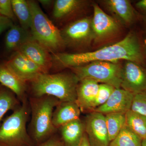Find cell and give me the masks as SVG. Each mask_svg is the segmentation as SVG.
<instances>
[{
	"instance_id": "6da1fadb",
	"label": "cell",
	"mask_w": 146,
	"mask_h": 146,
	"mask_svg": "<svg viewBox=\"0 0 146 146\" xmlns=\"http://www.w3.org/2000/svg\"><path fill=\"white\" fill-rule=\"evenodd\" d=\"M52 67L57 70L82 66L94 61L118 62L129 60L142 65L144 56L139 39L134 32H129L122 39L113 44L89 52L52 54Z\"/></svg>"
},
{
	"instance_id": "7a4b0ae2",
	"label": "cell",
	"mask_w": 146,
	"mask_h": 146,
	"mask_svg": "<svg viewBox=\"0 0 146 146\" xmlns=\"http://www.w3.org/2000/svg\"><path fill=\"white\" fill-rule=\"evenodd\" d=\"M79 82L72 72L42 74L30 82L32 97L49 96L60 102H76Z\"/></svg>"
},
{
	"instance_id": "3957f363",
	"label": "cell",
	"mask_w": 146,
	"mask_h": 146,
	"mask_svg": "<svg viewBox=\"0 0 146 146\" xmlns=\"http://www.w3.org/2000/svg\"><path fill=\"white\" fill-rule=\"evenodd\" d=\"M60 101L49 96L29 100L31 119L29 133L36 146H40L56 134L58 130L52 123V116Z\"/></svg>"
},
{
	"instance_id": "277c9868",
	"label": "cell",
	"mask_w": 146,
	"mask_h": 146,
	"mask_svg": "<svg viewBox=\"0 0 146 146\" xmlns=\"http://www.w3.org/2000/svg\"><path fill=\"white\" fill-rule=\"evenodd\" d=\"M0 126V146H36L27 128L30 112L26 99Z\"/></svg>"
},
{
	"instance_id": "5b68a950",
	"label": "cell",
	"mask_w": 146,
	"mask_h": 146,
	"mask_svg": "<svg viewBox=\"0 0 146 146\" xmlns=\"http://www.w3.org/2000/svg\"><path fill=\"white\" fill-rule=\"evenodd\" d=\"M32 15V36L52 54L62 52L65 47L60 30L43 12L37 2L28 1Z\"/></svg>"
},
{
	"instance_id": "8992f818",
	"label": "cell",
	"mask_w": 146,
	"mask_h": 146,
	"mask_svg": "<svg viewBox=\"0 0 146 146\" xmlns=\"http://www.w3.org/2000/svg\"><path fill=\"white\" fill-rule=\"evenodd\" d=\"M70 69L79 81L91 79L98 83L111 85L115 89L121 88L122 66L118 62L94 61Z\"/></svg>"
},
{
	"instance_id": "52a82bcc",
	"label": "cell",
	"mask_w": 146,
	"mask_h": 146,
	"mask_svg": "<svg viewBox=\"0 0 146 146\" xmlns=\"http://www.w3.org/2000/svg\"><path fill=\"white\" fill-rule=\"evenodd\" d=\"M60 31L65 47L81 48L94 41L91 18L88 17L71 22Z\"/></svg>"
},
{
	"instance_id": "ba28073f",
	"label": "cell",
	"mask_w": 146,
	"mask_h": 146,
	"mask_svg": "<svg viewBox=\"0 0 146 146\" xmlns=\"http://www.w3.org/2000/svg\"><path fill=\"white\" fill-rule=\"evenodd\" d=\"M121 88L134 95L146 91V68L141 64L125 60L122 66Z\"/></svg>"
},
{
	"instance_id": "9c48e42d",
	"label": "cell",
	"mask_w": 146,
	"mask_h": 146,
	"mask_svg": "<svg viewBox=\"0 0 146 146\" xmlns=\"http://www.w3.org/2000/svg\"><path fill=\"white\" fill-rule=\"evenodd\" d=\"M85 131L91 146H109L105 117L100 112H91L84 121Z\"/></svg>"
},
{
	"instance_id": "30bf717a",
	"label": "cell",
	"mask_w": 146,
	"mask_h": 146,
	"mask_svg": "<svg viewBox=\"0 0 146 146\" xmlns=\"http://www.w3.org/2000/svg\"><path fill=\"white\" fill-rule=\"evenodd\" d=\"M94 15L91 18V26L94 41H103L117 32L119 23L115 18L108 15L97 4L93 5Z\"/></svg>"
},
{
	"instance_id": "8fae6325",
	"label": "cell",
	"mask_w": 146,
	"mask_h": 146,
	"mask_svg": "<svg viewBox=\"0 0 146 146\" xmlns=\"http://www.w3.org/2000/svg\"><path fill=\"white\" fill-rule=\"evenodd\" d=\"M5 63L18 76L27 82H30L42 74H46L39 66L18 51L13 52Z\"/></svg>"
},
{
	"instance_id": "7c38bea8",
	"label": "cell",
	"mask_w": 146,
	"mask_h": 146,
	"mask_svg": "<svg viewBox=\"0 0 146 146\" xmlns=\"http://www.w3.org/2000/svg\"><path fill=\"white\" fill-rule=\"evenodd\" d=\"M39 66L46 73L52 68V54L32 37L24 42L18 50Z\"/></svg>"
},
{
	"instance_id": "4fadbf2b",
	"label": "cell",
	"mask_w": 146,
	"mask_h": 146,
	"mask_svg": "<svg viewBox=\"0 0 146 146\" xmlns=\"http://www.w3.org/2000/svg\"><path fill=\"white\" fill-rule=\"evenodd\" d=\"M134 96L122 88L115 89L107 102L93 111L104 115L111 113L125 114L131 108Z\"/></svg>"
},
{
	"instance_id": "5bb4252c",
	"label": "cell",
	"mask_w": 146,
	"mask_h": 146,
	"mask_svg": "<svg viewBox=\"0 0 146 146\" xmlns=\"http://www.w3.org/2000/svg\"><path fill=\"white\" fill-rule=\"evenodd\" d=\"M99 84L97 82L86 78L79 82L76 89V103L81 112H92Z\"/></svg>"
},
{
	"instance_id": "9a60e30c",
	"label": "cell",
	"mask_w": 146,
	"mask_h": 146,
	"mask_svg": "<svg viewBox=\"0 0 146 146\" xmlns=\"http://www.w3.org/2000/svg\"><path fill=\"white\" fill-rule=\"evenodd\" d=\"M104 4L116 20L125 25L133 24L137 13L130 1L128 0H106Z\"/></svg>"
},
{
	"instance_id": "2e32d148",
	"label": "cell",
	"mask_w": 146,
	"mask_h": 146,
	"mask_svg": "<svg viewBox=\"0 0 146 146\" xmlns=\"http://www.w3.org/2000/svg\"><path fill=\"white\" fill-rule=\"evenodd\" d=\"M0 83L12 91L21 102L27 99V82L18 76L5 63L0 64Z\"/></svg>"
},
{
	"instance_id": "e0dca14e",
	"label": "cell",
	"mask_w": 146,
	"mask_h": 146,
	"mask_svg": "<svg viewBox=\"0 0 146 146\" xmlns=\"http://www.w3.org/2000/svg\"><path fill=\"white\" fill-rule=\"evenodd\" d=\"M81 112L76 102H60L53 112V124L58 130L64 125L80 119Z\"/></svg>"
},
{
	"instance_id": "ac0fdd59",
	"label": "cell",
	"mask_w": 146,
	"mask_h": 146,
	"mask_svg": "<svg viewBox=\"0 0 146 146\" xmlns=\"http://www.w3.org/2000/svg\"><path fill=\"white\" fill-rule=\"evenodd\" d=\"M58 130L64 146H79L85 133V125L78 119L64 125Z\"/></svg>"
},
{
	"instance_id": "d6986e66",
	"label": "cell",
	"mask_w": 146,
	"mask_h": 146,
	"mask_svg": "<svg viewBox=\"0 0 146 146\" xmlns=\"http://www.w3.org/2000/svg\"><path fill=\"white\" fill-rule=\"evenodd\" d=\"M86 3L83 0H56L54 4L53 18L56 22H62L82 10Z\"/></svg>"
},
{
	"instance_id": "ffe728a7",
	"label": "cell",
	"mask_w": 146,
	"mask_h": 146,
	"mask_svg": "<svg viewBox=\"0 0 146 146\" xmlns=\"http://www.w3.org/2000/svg\"><path fill=\"white\" fill-rule=\"evenodd\" d=\"M31 36L29 31L25 29L21 26L13 24L6 35L5 44L6 50L9 52L16 51L24 42Z\"/></svg>"
},
{
	"instance_id": "44dd1931",
	"label": "cell",
	"mask_w": 146,
	"mask_h": 146,
	"mask_svg": "<svg viewBox=\"0 0 146 146\" xmlns=\"http://www.w3.org/2000/svg\"><path fill=\"white\" fill-rule=\"evenodd\" d=\"M15 16L18 18L21 26L27 30H30L32 15L28 1L11 0Z\"/></svg>"
},
{
	"instance_id": "7402d4cb",
	"label": "cell",
	"mask_w": 146,
	"mask_h": 146,
	"mask_svg": "<svg viewBox=\"0 0 146 146\" xmlns=\"http://www.w3.org/2000/svg\"><path fill=\"white\" fill-rule=\"evenodd\" d=\"M126 125L141 138H146V117L130 110L125 113Z\"/></svg>"
},
{
	"instance_id": "603a6c76",
	"label": "cell",
	"mask_w": 146,
	"mask_h": 146,
	"mask_svg": "<svg viewBox=\"0 0 146 146\" xmlns=\"http://www.w3.org/2000/svg\"><path fill=\"white\" fill-rule=\"evenodd\" d=\"M104 115L109 140L111 142L126 125L125 114L111 113Z\"/></svg>"
},
{
	"instance_id": "cb8c5ba5",
	"label": "cell",
	"mask_w": 146,
	"mask_h": 146,
	"mask_svg": "<svg viewBox=\"0 0 146 146\" xmlns=\"http://www.w3.org/2000/svg\"><path fill=\"white\" fill-rule=\"evenodd\" d=\"M19 101L12 91L4 86H0V126L6 113L11 110H15L21 105Z\"/></svg>"
},
{
	"instance_id": "d4e9b609",
	"label": "cell",
	"mask_w": 146,
	"mask_h": 146,
	"mask_svg": "<svg viewBox=\"0 0 146 146\" xmlns=\"http://www.w3.org/2000/svg\"><path fill=\"white\" fill-rule=\"evenodd\" d=\"M142 140L125 125L109 146H141Z\"/></svg>"
},
{
	"instance_id": "484cf974",
	"label": "cell",
	"mask_w": 146,
	"mask_h": 146,
	"mask_svg": "<svg viewBox=\"0 0 146 146\" xmlns=\"http://www.w3.org/2000/svg\"><path fill=\"white\" fill-rule=\"evenodd\" d=\"M115 89V87L109 84H99L98 94L93 105V111L97 108L104 104Z\"/></svg>"
},
{
	"instance_id": "4316f807",
	"label": "cell",
	"mask_w": 146,
	"mask_h": 146,
	"mask_svg": "<svg viewBox=\"0 0 146 146\" xmlns=\"http://www.w3.org/2000/svg\"><path fill=\"white\" fill-rule=\"evenodd\" d=\"M131 110L146 117V91L134 95Z\"/></svg>"
},
{
	"instance_id": "83f0119b",
	"label": "cell",
	"mask_w": 146,
	"mask_h": 146,
	"mask_svg": "<svg viewBox=\"0 0 146 146\" xmlns=\"http://www.w3.org/2000/svg\"><path fill=\"white\" fill-rule=\"evenodd\" d=\"M0 15L13 21L15 15L13 11L11 0H0Z\"/></svg>"
},
{
	"instance_id": "f1b7e54d",
	"label": "cell",
	"mask_w": 146,
	"mask_h": 146,
	"mask_svg": "<svg viewBox=\"0 0 146 146\" xmlns=\"http://www.w3.org/2000/svg\"><path fill=\"white\" fill-rule=\"evenodd\" d=\"M40 146H64L60 136L56 133Z\"/></svg>"
},
{
	"instance_id": "f546056e",
	"label": "cell",
	"mask_w": 146,
	"mask_h": 146,
	"mask_svg": "<svg viewBox=\"0 0 146 146\" xmlns=\"http://www.w3.org/2000/svg\"><path fill=\"white\" fill-rule=\"evenodd\" d=\"M13 25L12 20L0 15V35L5 31L8 30Z\"/></svg>"
},
{
	"instance_id": "4dcf8cb0",
	"label": "cell",
	"mask_w": 146,
	"mask_h": 146,
	"mask_svg": "<svg viewBox=\"0 0 146 146\" xmlns=\"http://www.w3.org/2000/svg\"><path fill=\"white\" fill-rule=\"evenodd\" d=\"M136 6L141 11L146 22V0H141L136 3Z\"/></svg>"
},
{
	"instance_id": "1f68e13d",
	"label": "cell",
	"mask_w": 146,
	"mask_h": 146,
	"mask_svg": "<svg viewBox=\"0 0 146 146\" xmlns=\"http://www.w3.org/2000/svg\"><path fill=\"white\" fill-rule=\"evenodd\" d=\"M38 2L40 3L43 7L46 8H49L52 5H54V1L52 0H39Z\"/></svg>"
},
{
	"instance_id": "d6a6232c",
	"label": "cell",
	"mask_w": 146,
	"mask_h": 146,
	"mask_svg": "<svg viewBox=\"0 0 146 146\" xmlns=\"http://www.w3.org/2000/svg\"><path fill=\"white\" fill-rule=\"evenodd\" d=\"M79 146H91L89 144L88 137H87L86 133H84L81 143Z\"/></svg>"
},
{
	"instance_id": "836d02e7",
	"label": "cell",
	"mask_w": 146,
	"mask_h": 146,
	"mask_svg": "<svg viewBox=\"0 0 146 146\" xmlns=\"http://www.w3.org/2000/svg\"><path fill=\"white\" fill-rule=\"evenodd\" d=\"M141 146H146V138L142 140Z\"/></svg>"
},
{
	"instance_id": "e575fe53",
	"label": "cell",
	"mask_w": 146,
	"mask_h": 146,
	"mask_svg": "<svg viewBox=\"0 0 146 146\" xmlns=\"http://www.w3.org/2000/svg\"><path fill=\"white\" fill-rule=\"evenodd\" d=\"M144 42H145V48L146 51V37L145 39V41H144Z\"/></svg>"
}]
</instances>
